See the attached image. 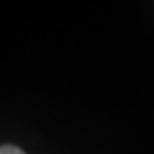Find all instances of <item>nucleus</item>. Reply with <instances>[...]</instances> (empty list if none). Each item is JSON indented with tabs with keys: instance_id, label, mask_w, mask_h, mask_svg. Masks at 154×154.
<instances>
[{
	"instance_id": "1",
	"label": "nucleus",
	"mask_w": 154,
	"mask_h": 154,
	"mask_svg": "<svg viewBox=\"0 0 154 154\" xmlns=\"http://www.w3.org/2000/svg\"><path fill=\"white\" fill-rule=\"evenodd\" d=\"M0 154H26V152H23L19 147H13V145H2L0 147Z\"/></svg>"
}]
</instances>
